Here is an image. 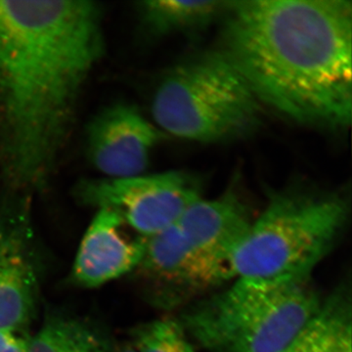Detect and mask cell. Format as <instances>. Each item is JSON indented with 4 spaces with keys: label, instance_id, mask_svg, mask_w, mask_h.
<instances>
[{
    "label": "cell",
    "instance_id": "obj_7",
    "mask_svg": "<svg viewBox=\"0 0 352 352\" xmlns=\"http://www.w3.org/2000/svg\"><path fill=\"white\" fill-rule=\"evenodd\" d=\"M41 266L29 203L0 206V329L27 331L36 307Z\"/></svg>",
    "mask_w": 352,
    "mask_h": 352
},
{
    "label": "cell",
    "instance_id": "obj_11",
    "mask_svg": "<svg viewBox=\"0 0 352 352\" xmlns=\"http://www.w3.org/2000/svg\"><path fill=\"white\" fill-rule=\"evenodd\" d=\"M252 224L247 208L232 190L212 200L196 201L177 222L199 251L227 268Z\"/></svg>",
    "mask_w": 352,
    "mask_h": 352
},
{
    "label": "cell",
    "instance_id": "obj_2",
    "mask_svg": "<svg viewBox=\"0 0 352 352\" xmlns=\"http://www.w3.org/2000/svg\"><path fill=\"white\" fill-rule=\"evenodd\" d=\"M226 13L220 53L261 104L302 124H351V1L243 0Z\"/></svg>",
    "mask_w": 352,
    "mask_h": 352
},
{
    "label": "cell",
    "instance_id": "obj_17",
    "mask_svg": "<svg viewBox=\"0 0 352 352\" xmlns=\"http://www.w3.org/2000/svg\"><path fill=\"white\" fill-rule=\"evenodd\" d=\"M31 340L27 331L0 329V352H29Z\"/></svg>",
    "mask_w": 352,
    "mask_h": 352
},
{
    "label": "cell",
    "instance_id": "obj_8",
    "mask_svg": "<svg viewBox=\"0 0 352 352\" xmlns=\"http://www.w3.org/2000/svg\"><path fill=\"white\" fill-rule=\"evenodd\" d=\"M159 305H173L230 279L222 265L193 245L179 227L144 237V252L138 267Z\"/></svg>",
    "mask_w": 352,
    "mask_h": 352
},
{
    "label": "cell",
    "instance_id": "obj_9",
    "mask_svg": "<svg viewBox=\"0 0 352 352\" xmlns=\"http://www.w3.org/2000/svg\"><path fill=\"white\" fill-rule=\"evenodd\" d=\"M159 140V131L138 109L116 104L89 124L88 157L110 179L134 177L146 170Z\"/></svg>",
    "mask_w": 352,
    "mask_h": 352
},
{
    "label": "cell",
    "instance_id": "obj_10",
    "mask_svg": "<svg viewBox=\"0 0 352 352\" xmlns=\"http://www.w3.org/2000/svg\"><path fill=\"white\" fill-rule=\"evenodd\" d=\"M124 222L117 212L99 208L82 241L74 264V282L95 288L138 267L144 252V237L124 235Z\"/></svg>",
    "mask_w": 352,
    "mask_h": 352
},
{
    "label": "cell",
    "instance_id": "obj_16",
    "mask_svg": "<svg viewBox=\"0 0 352 352\" xmlns=\"http://www.w3.org/2000/svg\"><path fill=\"white\" fill-rule=\"evenodd\" d=\"M351 305L349 300L340 310L319 352H352Z\"/></svg>",
    "mask_w": 352,
    "mask_h": 352
},
{
    "label": "cell",
    "instance_id": "obj_14",
    "mask_svg": "<svg viewBox=\"0 0 352 352\" xmlns=\"http://www.w3.org/2000/svg\"><path fill=\"white\" fill-rule=\"evenodd\" d=\"M134 349L138 352H195L180 321L164 318L134 329Z\"/></svg>",
    "mask_w": 352,
    "mask_h": 352
},
{
    "label": "cell",
    "instance_id": "obj_18",
    "mask_svg": "<svg viewBox=\"0 0 352 352\" xmlns=\"http://www.w3.org/2000/svg\"><path fill=\"white\" fill-rule=\"evenodd\" d=\"M119 352H138L135 351V349H131V347H126V349H120Z\"/></svg>",
    "mask_w": 352,
    "mask_h": 352
},
{
    "label": "cell",
    "instance_id": "obj_13",
    "mask_svg": "<svg viewBox=\"0 0 352 352\" xmlns=\"http://www.w3.org/2000/svg\"><path fill=\"white\" fill-rule=\"evenodd\" d=\"M29 352H112L108 338L87 321L68 316L50 319L32 338Z\"/></svg>",
    "mask_w": 352,
    "mask_h": 352
},
{
    "label": "cell",
    "instance_id": "obj_1",
    "mask_svg": "<svg viewBox=\"0 0 352 352\" xmlns=\"http://www.w3.org/2000/svg\"><path fill=\"white\" fill-rule=\"evenodd\" d=\"M101 16L90 1H0V161L17 188L50 179L103 54Z\"/></svg>",
    "mask_w": 352,
    "mask_h": 352
},
{
    "label": "cell",
    "instance_id": "obj_6",
    "mask_svg": "<svg viewBox=\"0 0 352 352\" xmlns=\"http://www.w3.org/2000/svg\"><path fill=\"white\" fill-rule=\"evenodd\" d=\"M76 195L85 205L117 212L141 237L176 226L187 208L201 198L200 183L182 171L85 180L76 187Z\"/></svg>",
    "mask_w": 352,
    "mask_h": 352
},
{
    "label": "cell",
    "instance_id": "obj_5",
    "mask_svg": "<svg viewBox=\"0 0 352 352\" xmlns=\"http://www.w3.org/2000/svg\"><path fill=\"white\" fill-rule=\"evenodd\" d=\"M152 113L155 122L176 138L219 142L256 129L261 102L219 52L171 69L157 88Z\"/></svg>",
    "mask_w": 352,
    "mask_h": 352
},
{
    "label": "cell",
    "instance_id": "obj_3",
    "mask_svg": "<svg viewBox=\"0 0 352 352\" xmlns=\"http://www.w3.org/2000/svg\"><path fill=\"white\" fill-rule=\"evenodd\" d=\"M347 214L340 196L302 190L274 194L229 261L230 277L261 287L308 281L332 251Z\"/></svg>",
    "mask_w": 352,
    "mask_h": 352
},
{
    "label": "cell",
    "instance_id": "obj_4",
    "mask_svg": "<svg viewBox=\"0 0 352 352\" xmlns=\"http://www.w3.org/2000/svg\"><path fill=\"white\" fill-rule=\"evenodd\" d=\"M309 283L254 286L236 280L182 314L187 335L210 352H283L318 315Z\"/></svg>",
    "mask_w": 352,
    "mask_h": 352
},
{
    "label": "cell",
    "instance_id": "obj_12",
    "mask_svg": "<svg viewBox=\"0 0 352 352\" xmlns=\"http://www.w3.org/2000/svg\"><path fill=\"white\" fill-rule=\"evenodd\" d=\"M231 1L219 0H153L141 3L143 21L156 34L203 27L226 13Z\"/></svg>",
    "mask_w": 352,
    "mask_h": 352
},
{
    "label": "cell",
    "instance_id": "obj_15",
    "mask_svg": "<svg viewBox=\"0 0 352 352\" xmlns=\"http://www.w3.org/2000/svg\"><path fill=\"white\" fill-rule=\"evenodd\" d=\"M333 322L332 312L327 308H323L300 337L283 352H319L330 332Z\"/></svg>",
    "mask_w": 352,
    "mask_h": 352
}]
</instances>
